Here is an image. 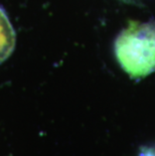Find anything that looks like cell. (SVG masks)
<instances>
[{
  "label": "cell",
  "instance_id": "1",
  "mask_svg": "<svg viewBox=\"0 0 155 156\" xmlns=\"http://www.w3.org/2000/svg\"><path fill=\"white\" fill-rule=\"evenodd\" d=\"M115 55L132 79L155 72V23L131 22L115 41Z\"/></svg>",
  "mask_w": 155,
  "mask_h": 156
},
{
  "label": "cell",
  "instance_id": "2",
  "mask_svg": "<svg viewBox=\"0 0 155 156\" xmlns=\"http://www.w3.org/2000/svg\"><path fill=\"white\" fill-rule=\"evenodd\" d=\"M15 32L5 11L0 7V64L5 62L14 51Z\"/></svg>",
  "mask_w": 155,
  "mask_h": 156
},
{
  "label": "cell",
  "instance_id": "3",
  "mask_svg": "<svg viewBox=\"0 0 155 156\" xmlns=\"http://www.w3.org/2000/svg\"><path fill=\"white\" fill-rule=\"evenodd\" d=\"M139 156H155V147H145L140 150Z\"/></svg>",
  "mask_w": 155,
  "mask_h": 156
}]
</instances>
